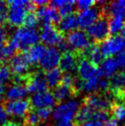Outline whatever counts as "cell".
<instances>
[{
    "instance_id": "obj_23",
    "label": "cell",
    "mask_w": 125,
    "mask_h": 126,
    "mask_svg": "<svg viewBox=\"0 0 125 126\" xmlns=\"http://www.w3.org/2000/svg\"><path fill=\"white\" fill-rule=\"evenodd\" d=\"M53 96L55 98V100L59 103H62L65 99H68L71 97H76V94L74 92V89L71 87L65 86V85L59 84L53 90Z\"/></svg>"
},
{
    "instance_id": "obj_29",
    "label": "cell",
    "mask_w": 125,
    "mask_h": 126,
    "mask_svg": "<svg viewBox=\"0 0 125 126\" xmlns=\"http://www.w3.org/2000/svg\"><path fill=\"white\" fill-rule=\"evenodd\" d=\"M42 123L36 110H30L24 118V126H38Z\"/></svg>"
},
{
    "instance_id": "obj_27",
    "label": "cell",
    "mask_w": 125,
    "mask_h": 126,
    "mask_svg": "<svg viewBox=\"0 0 125 126\" xmlns=\"http://www.w3.org/2000/svg\"><path fill=\"white\" fill-rule=\"evenodd\" d=\"M124 18L122 17H109V33L111 36H114L118 32H121L123 23H124Z\"/></svg>"
},
{
    "instance_id": "obj_35",
    "label": "cell",
    "mask_w": 125,
    "mask_h": 126,
    "mask_svg": "<svg viewBox=\"0 0 125 126\" xmlns=\"http://www.w3.org/2000/svg\"><path fill=\"white\" fill-rule=\"evenodd\" d=\"M7 3L0 1V24L7 21Z\"/></svg>"
},
{
    "instance_id": "obj_44",
    "label": "cell",
    "mask_w": 125,
    "mask_h": 126,
    "mask_svg": "<svg viewBox=\"0 0 125 126\" xmlns=\"http://www.w3.org/2000/svg\"><path fill=\"white\" fill-rule=\"evenodd\" d=\"M1 126H19V124L17 123H6L2 124Z\"/></svg>"
},
{
    "instance_id": "obj_34",
    "label": "cell",
    "mask_w": 125,
    "mask_h": 126,
    "mask_svg": "<svg viewBox=\"0 0 125 126\" xmlns=\"http://www.w3.org/2000/svg\"><path fill=\"white\" fill-rule=\"evenodd\" d=\"M97 1H93V0H88V1H78L76 4V7H77V12H82V11L87 10L91 8L92 7L97 5Z\"/></svg>"
},
{
    "instance_id": "obj_17",
    "label": "cell",
    "mask_w": 125,
    "mask_h": 126,
    "mask_svg": "<svg viewBox=\"0 0 125 126\" xmlns=\"http://www.w3.org/2000/svg\"><path fill=\"white\" fill-rule=\"evenodd\" d=\"M37 16L39 19L42 21L44 24H58L62 18L58 10L50 6L39 7L37 10Z\"/></svg>"
},
{
    "instance_id": "obj_3",
    "label": "cell",
    "mask_w": 125,
    "mask_h": 126,
    "mask_svg": "<svg viewBox=\"0 0 125 126\" xmlns=\"http://www.w3.org/2000/svg\"><path fill=\"white\" fill-rule=\"evenodd\" d=\"M109 17L106 14L104 9L103 15L87 29L86 32L92 39V42L94 43L101 44L110 38V33L109 29Z\"/></svg>"
},
{
    "instance_id": "obj_24",
    "label": "cell",
    "mask_w": 125,
    "mask_h": 126,
    "mask_svg": "<svg viewBox=\"0 0 125 126\" xmlns=\"http://www.w3.org/2000/svg\"><path fill=\"white\" fill-rule=\"evenodd\" d=\"M44 77H45V80L49 88H56L61 83L62 72L60 68L57 67V68H54L52 70L46 71Z\"/></svg>"
},
{
    "instance_id": "obj_10",
    "label": "cell",
    "mask_w": 125,
    "mask_h": 126,
    "mask_svg": "<svg viewBox=\"0 0 125 126\" xmlns=\"http://www.w3.org/2000/svg\"><path fill=\"white\" fill-rule=\"evenodd\" d=\"M79 109V103L77 100H69L61 103L53 111V118L58 121H72Z\"/></svg>"
},
{
    "instance_id": "obj_47",
    "label": "cell",
    "mask_w": 125,
    "mask_h": 126,
    "mask_svg": "<svg viewBox=\"0 0 125 126\" xmlns=\"http://www.w3.org/2000/svg\"><path fill=\"white\" fill-rule=\"evenodd\" d=\"M42 126H52V125H49V124H45V125H42Z\"/></svg>"
},
{
    "instance_id": "obj_20",
    "label": "cell",
    "mask_w": 125,
    "mask_h": 126,
    "mask_svg": "<svg viewBox=\"0 0 125 126\" xmlns=\"http://www.w3.org/2000/svg\"><path fill=\"white\" fill-rule=\"evenodd\" d=\"M109 91L115 96V98L119 95L125 92V72L120 71L114 75L109 79Z\"/></svg>"
},
{
    "instance_id": "obj_16",
    "label": "cell",
    "mask_w": 125,
    "mask_h": 126,
    "mask_svg": "<svg viewBox=\"0 0 125 126\" xmlns=\"http://www.w3.org/2000/svg\"><path fill=\"white\" fill-rule=\"evenodd\" d=\"M30 102L33 108L52 109L55 106L57 101L55 100L53 93H52L51 91H45V92L34 94L31 97Z\"/></svg>"
},
{
    "instance_id": "obj_1",
    "label": "cell",
    "mask_w": 125,
    "mask_h": 126,
    "mask_svg": "<svg viewBox=\"0 0 125 126\" xmlns=\"http://www.w3.org/2000/svg\"><path fill=\"white\" fill-rule=\"evenodd\" d=\"M7 22L12 26L20 27L24 24L25 18L28 11L34 9V5L32 2L25 0H11L7 1Z\"/></svg>"
},
{
    "instance_id": "obj_13",
    "label": "cell",
    "mask_w": 125,
    "mask_h": 126,
    "mask_svg": "<svg viewBox=\"0 0 125 126\" xmlns=\"http://www.w3.org/2000/svg\"><path fill=\"white\" fill-rule=\"evenodd\" d=\"M77 73L79 75V78H81L83 81H88L95 77L100 78L103 76L100 67L96 66L95 64L85 58L80 61L77 68Z\"/></svg>"
},
{
    "instance_id": "obj_4",
    "label": "cell",
    "mask_w": 125,
    "mask_h": 126,
    "mask_svg": "<svg viewBox=\"0 0 125 126\" xmlns=\"http://www.w3.org/2000/svg\"><path fill=\"white\" fill-rule=\"evenodd\" d=\"M18 42V50L20 52H26L31 47L38 44L40 39V33L36 29H29L26 27L18 28L13 34Z\"/></svg>"
},
{
    "instance_id": "obj_15",
    "label": "cell",
    "mask_w": 125,
    "mask_h": 126,
    "mask_svg": "<svg viewBox=\"0 0 125 126\" xmlns=\"http://www.w3.org/2000/svg\"><path fill=\"white\" fill-rule=\"evenodd\" d=\"M27 90L30 93H42L48 91V85L45 80V77L41 72L31 73L29 77L28 83L26 85Z\"/></svg>"
},
{
    "instance_id": "obj_33",
    "label": "cell",
    "mask_w": 125,
    "mask_h": 126,
    "mask_svg": "<svg viewBox=\"0 0 125 126\" xmlns=\"http://www.w3.org/2000/svg\"><path fill=\"white\" fill-rule=\"evenodd\" d=\"M100 80V78H92L88 81H84V88L83 89L85 91H87L90 93L96 92V90H98V82Z\"/></svg>"
},
{
    "instance_id": "obj_38",
    "label": "cell",
    "mask_w": 125,
    "mask_h": 126,
    "mask_svg": "<svg viewBox=\"0 0 125 126\" xmlns=\"http://www.w3.org/2000/svg\"><path fill=\"white\" fill-rule=\"evenodd\" d=\"M7 120V113L6 112L3 106L0 104V125L6 123Z\"/></svg>"
},
{
    "instance_id": "obj_21",
    "label": "cell",
    "mask_w": 125,
    "mask_h": 126,
    "mask_svg": "<svg viewBox=\"0 0 125 126\" xmlns=\"http://www.w3.org/2000/svg\"><path fill=\"white\" fill-rule=\"evenodd\" d=\"M95 112H96V110L90 109L88 106L86 105V104L81 103V106L79 107L77 114L75 116L74 123H76V124H77L78 126H80L82 125L83 123H87V122L93 121Z\"/></svg>"
},
{
    "instance_id": "obj_31",
    "label": "cell",
    "mask_w": 125,
    "mask_h": 126,
    "mask_svg": "<svg viewBox=\"0 0 125 126\" xmlns=\"http://www.w3.org/2000/svg\"><path fill=\"white\" fill-rule=\"evenodd\" d=\"M76 4H77L76 1H68L67 4H65L63 7L59 8L58 12H59L61 18H64L66 16H69V15L75 13L74 10H75V8H77Z\"/></svg>"
},
{
    "instance_id": "obj_18",
    "label": "cell",
    "mask_w": 125,
    "mask_h": 126,
    "mask_svg": "<svg viewBox=\"0 0 125 126\" xmlns=\"http://www.w3.org/2000/svg\"><path fill=\"white\" fill-rule=\"evenodd\" d=\"M81 53L85 59L88 60L93 64L98 67L99 65H101V63H103L105 60V56L101 51L100 44L92 43L88 48L82 51Z\"/></svg>"
},
{
    "instance_id": "obj_5",
    "label": "cell",
    "mask_w": 125,
    "mask_h": 126,
    "mask_svg": "<svg viewBox=\"0 0 125 126\" xmlns=\"http://www.w3.org/2000/svg\"><path fill=\"white\" fill-rule=\"evenodd\" d=\"M104 13L103 2H97L96 6L87 10L78 12V28L80 30H87L90 25L97 20Z\"/></svg>"
},
{
    "instance_id": "obj_46",
    "label": "cell",
    "mask_w": 125,
    "mask_h": 126,
    "mask_svg": "<svg viewBox=\"0 0 125 126\" xmlns=\"http://www.w3.org/2000/svg\"><path fill=\"white\" fill-rule=\"evenodd\" d=\"M118 3L120 4V5H121L123 8H125V1H124V0H123V1H119Z\"/></svg>"
},
{
    "instance_id": "obj_43",
    "label": "cell",
    "mask_w": 125,
    "mask_h": 126,
    "mask_svg": "<svg viewBox=\"0 0 125 126\" xmlns=\"http://www.w3.org/2000/svg\"><path fill=\"white\" fill-rule=\"evenodd\" d=\"M120 36H122V38L125 39V21H124V23H123V26H122L121 32H120Z\"/></svg>"
},
{
    "instance_id": "obj_41",
    "label": "cell",
    "mask_w": 125,
    "mask_h": 126,
    "mask_svg": "<svg viewBox=\"0 0 125 126\" xmlns=\"http://www.w3.org/2000/svg\"><path fill=\"white\" fill-rule=\"evenodd\" d=\"M76 123L72 121H59L57 126H75Z\"/></svg>"
},
{
    "instance_id": "obj_26",
    "label": "cell",
    "mask_w": 125,
    "mask_h": 126,
    "mask_svg": "<svg viewBox=\"0 0 125 126\" xmlns=\"http://www.w3.org/2000/svg\"><path fill=\"white\" fill-rule=\"evenodd\" d=\"M117 68L115 59L112 57H108L101 63V71L106 77H111L114 75V72Z\"/></svg>"
},
{
    "instance_id": "obj_25",
    "label": "cell",
    "mask_w": 125,
    "mask_h": 126,
    "mask_svg": "<svg viewBox=\"0 0 125 126\" xmlns=\"http://www.w3.org/2000/svg\"><path fill=\"white\" fill-rule=\"evenodd\" d=\"M46 50H47V48L44 44L38 43V44L31 47L28 51H26V53H27V56H28L29 60L31 61V63H35L42 59L43 54L45 53Z\"/></svg>"
},
{
    "instance_id": "obj_36",
    "label": "cell",
    "mask_w": 125,
    "mask_h": 126,
    "mask_svg": "<svg viewBox=\"0 0 125 126\" xmlns=\"http://www.w3.org/2000/svg\"><path fill=\"white\" fill-rule=\"evenodd\" d=\"M52 109L43 108V109H38L37 110V113H38L40 119L42 121H46L50 116L52 115Z\"/></svg>"
},
{
    "instance_id": "obj_8",
    "label": "cell",
    "mask_w": 125,
    "mask_h": 126,
    "mask_svg": "<svg viewBox=\"0 0 125 126\" xmlns=\"http://www.w3.org/2000/svg\"><path fill=\"white\" fill-rule=\"evenodd\" d=\"M84 57L81 52L77 51H70L62 53L60 60L59 68L62 72L68 74H73V72H77V68L79 65L80 61Z\"/></svg>"
},
{
    "instance_id": "obj_2",
    "label": "cell",
    "mask_w": 125,
    "mask_h": 126,
    "mask_svg": "<svg viewBox=\"0 0 125 126\" xmlns=\"http://www.w3.org/2000/svg\"><path fill=\"white\" fill-rule=\"evenodd\" d=\"M115 100V96L110 91L107 92H94L83 98L84 104L88 106L96 111H109Z\"/></svg>"
},
{
    "instance_id": "obj_32",
    "label": "cell",
    "mask_w": 125,
    "mask_h": 126,
    "mask_svg": "<svg viewBox=\"0 0 125 126\" xmlns=\"http://www.w3.org/2000/svg\"><path fill=\"white\" fill-rule=\"evenodd\" d=\"M11 72L8 65L1 63L0 64V86H5V84L10 79Z\"/></svg>"
},
{
    "instance_id": "obj_11",
    "label": "cell",
    "mask_w": 125,
    "mask_h": 126,
    "mask_svg": "<svg viewBox=\"0 0 125 126\" xmlns=\"http://www.w3.org/2000/svg\"><path fill=\"white\" fill-rule=\"evenodd\" d=\"M100 48L105 58L111 57L114 53H120L125 51V39L120 35L111 36L108 41L101 43Z\"/></svg>"
},
{
    "instance_id": "obj_6",
    "label": "cell",
    "mask_w": 125,
    "mask_h": 126,
    "mask_svg": "<svg viewBox=\"0 0 125 126\" xmlns=\"http://www.w3.org/2000/svg\"><path fill=\"white\" fill-rule=\"evenodd\" d=\"M31 64L26 52H18L9 60L8 67L13 76L26 77L30 75L29 70Z\"/></svg>"
},
{
    "instance_id": "obj_40",
    "label": "cell",
    "mask_w": 125,
    "mask_h": 126,
    "mask_svg": "<svg viewBox=\"0 0 125 126\" xmlns=\"http://www.w3.org/2000/svg\"><path fill=\"white\" fill-rule=\"evenodd\" d=\"M104 123H100V122H97V121H89L87 123H83L82 125L80 126H103Z\"/></svg>"
},
{
    "instance_id": "obj_45",
    "label": "cell",
    "mask_w": 125,
    "mask_h": 126,
    "mask_svg": "<svg viewBox=\"0 0 125 126\" xmlns=\"http://www.w3.org/2000/svg\"><path fill=\"white\" fill-rule=\"evenodd\" d=\"M4 43H0V61H2V50H3Z\"/></svg>"
},
{
    "instance_id": "obj_39",
    "label": "cell",
    "mask_w": 125,
    "mask_h": 126,
    "mask_svg": "<svg viewBox=\"0 0 125 126\" xmlns=\"http://www.w3.org/2000/svg\"><path fill=\"white\" fill-rule=\"evenodd\" d=\"M7 31L5 30L3 26L0 25V43H3L4 42L7 41Z\"/></svg>"
},
{
    "instance_id": "obj_14",
    "label": "cell",
    "mask_w": 125,
    "mask_h": 126,
    "mask_svg": "<svg viewBox=\"0 0 125 126\" xmlns=\"http://www.w3.org/2000/svg\"><path fill=\"white\" fill-rule=\"evenodd\" d=\"M61 55L62 54L60 53L59 49H57L55 47L47 48L45 53L42 57V59L39 61L41 68L43 69L45 72L54 69V68H57V66L60 63Z\"/></svg>"
},
{
    "instance_id": "obj_37",
    "label": "cell",
    "mask_w": 125,
    "mask_h": 126,
    "mask_svg": "<svg viewBox=\"0 0 125 126\" xmlns=\"http://www.w3.org/2000/svg\"><path fill=\"white\" fill-rule=\"evenodd\" d=\"M115 62H116L117 67H121V68L125 67V51L118 53V55L115 58Z\"/></svg>"
},
{
    "instance_id": "obj_9",
    "label": "cell",
    "mask_w": 125,
    "mask_h": 126,
    "mask_svg": "<svg viewBox=\"0 0 125 126\" xmlns=\"http://www.w3.org/2000/svg\"><path fill=\"white\" fill-rule=\"evenodd\" d=\"M64 37L65 36L59 32L55 25L52 24H43L40 34V39L42 43L49 45L50 47L59 45L64 40Z\"/></svg>"
},
{
    "instance_id": "obj_12",
    "label": "cell",
    "mask_w": 125,
    "mask_h": 126,
    "mask_svg": "<svg viewBox=\"0 0 125 126\" xmlns=\"http://www.w3.org/2000/svg\"><path fill=\"white\" fill-rule=\"evenodd\" d=\"M31 102L28 99L7 100L4 103V109L8 115L14 117H25L31 110Z\"/></svg>"
},
{
    "instance_id": "obj_30",
    "label": "cell",
    "mask_w": 125,
    "mask_h": 126,
    "mask_svg": "<svg viewBox=\"0 0 125 126\" xmlns=\"http://www.w3.org/2000/svg\"><path fill=\"white\" fill-rule=\"evenodd\" d=\"M39 21L40 19L37 16V13L35 11H31L27 14L26 18H25L24 25L26 28L35 29V27L39 24Z\"/></svg>"
},
{
    "instance_id": "obj_19",
    "label": "cell",
    "mask_w": 125,
    "mask_h": 126,
    "mask_svg": "<svg viewBox=\"0 0 125 126\" xmlns=\"http://www.w3.org/2000/svg\"><path fill=\"white\" fill-rule=\"evenodd\" d=\"M56 27L59 30V32L64 36L65 34L67 35L70 32L77 30L78 28V14L75 12L69 16L62 18Z\"/></svg>"
},
{
    "instance_id": "obj_7",
    "label": "cell",
    "mask_w": 125,
    "mask_h": 126,
    "mask_svg": "<svg viewBox=\"0 0 125 126\" xmlns=\"http://www.w3.org/2000/svg\"><path fill=\"white\" fill-rule=\"evenodd\" d=\"M65 40L70 47L73 48L74 51L77 52H82L94 43L87 32L80 29L68 33L65 36Z\"/></svg>"
},
{
    "instance_id": "obj_22",
    "label": "cell",
    "mask_w": 125,
    "mask_h": 126,
    "mask_svg": "<svg viewBox=\"0 0 125 126\" xmlns=\"http://www.w3.org/2000/svg\"><path fill=\"white\" fill-rule=\"evenodd\" d=\"M26 86L23 85H13L6 92V98L7 100H18L23 99L28 95Z\"/></svg>"
},
{
    "instance_id": "obj_28",
    "label": "cell",
    "mask_w": 125,
    "mask_h": 126,
    "mask_svg": "<svg viewBox=\"0 0 125 126\" xmlns=\"http://www.w3.org/2000/svg\"><path fill=\"white\" fill-rule=\"evenodd\" d=\"M111 117L117 122L123 121L125 119V106L118 101H114L110 109Z\"/></svg>"
},
{
    "instance_id": "obj_42",
    "label": "cell",
    "mask_w": 125,
    "mask_h": 126,
    "mask_svg": "<svg viewBox=\"0 0 125 126\" xmlns=\"http://www.w3.org/2000/svg\"><path fill=\"white\" fill-rule=\"evenodd\" d=\"M103 126H118V123H117V121H116L114 118L111 117L108 122H106V123L103 124Z\"/></svg>"
}]
</instances>
